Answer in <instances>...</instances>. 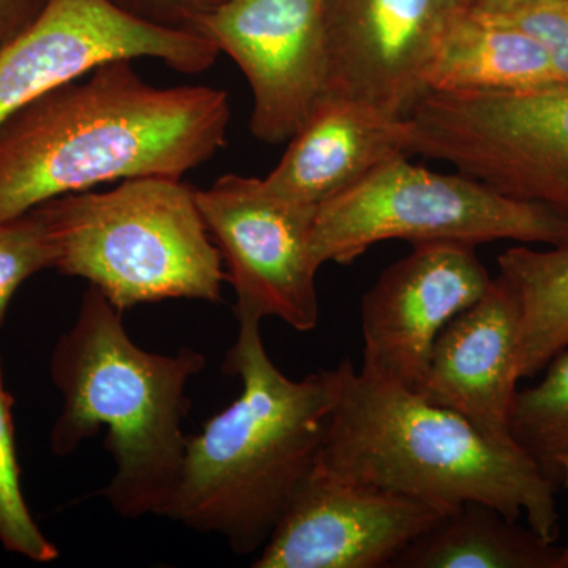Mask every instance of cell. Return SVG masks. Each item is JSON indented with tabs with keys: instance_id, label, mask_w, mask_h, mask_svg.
Listing matches in <instances>:
<instances>
[{
	"instance_id": "1",
	"label": "cell",
	"mask_w": 568,
	"mask_h": 568,
	"mask_svg": "<svg viewBox=\"0 0 568 568\" xmlns=\"http://www.w3.org/2000/svg\"><path fill=\"white\" fill-rule=\"evenodd\" d=\"M80 80L0 123V222L99 183L182 179L226 145L231 104L222 89L153 88L129 59Z\"/></svg>"
},
{
	"instance_id": "4",
	"label": "cell",
	"mask_w": 568,
	"mask_h": 568,
	"mask_svg": "<svg viewBox=\"0 0 568 568\" xmlns=\"http://www.w3.org/2000/svg\"><path fill=\"white\" fill-rule=\"evenodd\" d=\"M122 315L89 286L77 321L55 343L50 372L63 403L51 450L67 457L106 426L115 476L102 496L121 517H166L185 457L186 387L207 361L192 347L173 355L142 349Z\"/></svg>"
},
{
	"instance_id": "5",
	"label": "cell",
	"mask_w": 568,
	"mask_h": 568,
	"mask_svg": "<svg viewBox=\"0 0 568 568\" xmlns=\"http://www.w3.org/2000/svg\"><path fill=\"white\" fill-rule=\"evenodd\" d=\"M36 211L54 242L55 271L88 280L122 313L168 298H222V253L196 190L181 179H126L110 192L63 194Z\"/></svg>"
},
{
	"instance_id": "18",
	"label": "cell",
	"mask_w": 568,
	"mask_h": 568,
	"mask_svg": "<svg viewBox=\"0 0 568 568\" xmlns=\"http://www.w3.org/2000/svg\"><path fill=\"white\" fill-rule=\"evenodd\" d=\"M497 264L521 310L519 377H534L568 347V244L514 246Z\"/></svg>"
},
{
	"instance_id": "17",
	"label": "cell",
	"mask_w": 568,
	"mask_h": 568,
	"mask_svg": "<svg viewBox=\"0 0 568 568\" xmlns=\"http://www.w3.org/2000/svg\"><path fill=\"white\" fill-rule=\"evenodd\" d=\"M560 548L481 503L447 511L394 568H559Z\"/></svg>"
},
{
	"instance_id": "24",
	"label": "cell",
	"mask_w": 568,
	"mask_h": 568,
	"mask_svg": "<svg viewBox=\"0 0 568 568\" xmlns=\"http://www.w3.org/2000/svg\"><path fill=\"white\" fill-rule=\"evenodd\" d=\"M51 0H0V50L39 20Z\"/></svg>"
},
{
	"instance_id": "15",
	"label": "cell",
	"mask_w": 568,
	"mask_h": 568,
	"mask_svg": "<svg viewBox=\"0 0 568 568\" xmlns=\"http://www.w3.org/2000/svg\"><path fill=\"white\" fill-rule=\"evenodd\" d=\"M287 144L264 185L295 203L320 207L381 164L409 156L413 125L368 104L324 93Z\"/></svg>"
},
{
	"instance_id": "2",
	"label": "cell",
	"mask_w": 568,
	"mask_h": 568,
	"mask_svg": "<svg viewBox=\"0 0 568 568\" xmlns=\"http://www.w3.org/2000/svg\"><path fill=\"white\" fill-rule=\"evenodd\" d=\"M335 376L317 465L444 511L481 503L510 519L525 515L534 532L556 541L558 485L515 440L493 439L454 410L349 361Z\"/></svg>"
},
{
	"instance_id": "14",
	"label": "cell",
	"mask_w": 568,
	"mask_h": 568,
	"mask_svg": "<svg viewBox=\"0 0 568 568\" xmlns=\"http://www.w3.org/2000/svg\"><path fill=\"white\" fill-rule=\"evenodd\" d=\"M521 310L500 276L484 297L437 336L416 392L497 440H514L510 413L518 392Z\"/></svg>"
},
{
	"instance_id": "26",
	"label": "cell",
	"mask_w": 568,
	"mask_h": 568,
	"mask_svg": "<svg viewBox=\"0 0 568 568\" xmlns=\"http://www.w3.org/2000/svg\"><path fill=\"white\" fill-rule=\"evenodd\" d=\"M559 484L568 489V457L559 463ZM559 568H568V544L560 548Z\"/></svg>"
},
{
	"instance_id": "22",
	"label": "cell",
	"mask_w": 568,
	"mask_h": 568,
	"mask_svg": "<svg viewBox=\"0 0 568 568\" xmlns=\"http://www.w3.org/2000/svg\"><path fill=\"white\" fill-rule=\"evenodd\" d=\"M484 14L511 22L532 36L547 51L559 82L568 84V0H529L499 13Z\"/></svg>"
},
{
	"instance_id": "21",
	"label": "cell",
	"mask_w": 568,
	"mask_h": 568,
	"mask_svg": "<svg viewBox=\"0 0 568 568\" xmlns=\"http://www.w3.org/2000/svg\"><path fill=\"white\" fill-rule=\"evenodd\" d=\"M54 265V242L36 209L18 219L0 222V328L18 287Z\"/></svg>"
},
{
	"instance_id": "8",
	"label": "cell",
	"mask_w": 568,
	"mask_h": 568,
	"mask_svg": "<svg viewBox=\"0 0 568 568\" xmlns=\"http://www.w3.org/2000/svg\"><path fill=\"white\" fill-rule=\"evenodd\" d=\"M196 201L226 264L235 317H278L295 331H313L320 323L317 207L271 192L263 179L239 174L196 190Z\"/></svg>"
},
{
	"instance_id": "9",
	"label": "cell",
	"mask_w": 568,
	"mask_h": 568,
	"mask_svg": "<svg viewBox=\"0 0 568 568\" xmlns=\"http://www.w3.org/2000/svg\"><path fill=\"white\" fill-rule=\"evenodd\" d=\"M215 44L129 17L108 0H51L31 28L0 50V123L37 97L115 59H159L196 74L219 59Z\"/></svg>"
},
{
	"instance_id": "11",
	"label": "cell",
	"mask_w": 568,
	"mask_h": 568,
	"mask_svg": "<svg viewBox=\"0 0 568 568\" xmlns=\"http://www.w3.org/2000/svg\"><path fill=\"white\" fill-rule=\"evenodd\" d=\"M447 511L313 466L254 568H384Z\"/></svg>"
},
{
	"instance_id": "6",
	"label": "cell",
	"mask_w": 568,
	"mask_h": 568,
	"mask_svg": "<svg viewBox=\"0 0 568 568\" xmlns=\"http://www.w3.org/2000/svg\"><path fill=\"white\" fill-rule=\"evenodd\" d=\"M481 245L568 244V223L540 205L514 200L466 174H439L407 156L381 164L317 207L313 252L325 263L351 264L386 241Z\"/></svg>"
},
{
	"instance_id": "23",
	"label": "cell",
	"mask_w": 568,
	"mask_h": 568,
	"mask_svg": "<svg viewBox=\"0 0 568 568\" xmlns=\"http://www.w3.org/2000/svg\"><path fill=\"white\" fill-rule=\"evenodd\" d=\"M115 9L134 20L173 29L192 31L194 22L219 9L224 0H108Z\"/></svg>"
},
{
	"instance_id": "13",
	"label": "cell",
	"mask_w": 568,
	"mask_h": 568,
	"mask_svg": "<svg viewBox=\"0 0 568 568\" xmlns=\"http://www.w3.org/2000/svg\"><path fill=\"white\" fill-rule=\"evenodd\" d=\"M457 0H327L328 95L409 114Z\"/></svg>"
},
{
	"instance_id": "16",
	"label": "cell",
	"mask_w": 568,
	"mask_h": 568,
	"mask_svg": "<svg viewBox=\"0 0 568 568\" xmlns=\"http://www.w3.org/2000/svg\"><path fill=\"white\" fill-rule=\"evenodd\" d=\"M552 84H559L558 77L532 36L511 22L462 7L425 77L426 91L435 92H514Z\"/></svg>"
},
{
	"instance_id": "7",
	"label": "cell",
	"mask_w": 568,
	"mask_h": 568,
	"mask_svg": "<svg viewBox=\"0 0 568 568\" xmlns=\"http://www.w3.org/2000/svg\"><path fill=\"white\" fill-rule=\"evenodd\" d=\"M407 118L414 153L454 164L458 173L568 223V84L426 91Z\"/></svg>"
},
{
	"instance_id": "3",
	"label": "cell",
	"mask_w": 568,
	"mask_h": 568,
	"mask_svg": "<svg viewBox=\"0 0 568 568\" xmlns=\"http://www.w3.org/2000/svg\"><path fill=\"white\" fill-rule=\"evenodd\" d=\"M223 362L242 394L186 436L185 457L166 517L226 538L246 556L261 551L298 485L316 465L336 392L334 369L301 381L284 376L265 351L261 321L237 320Z\"/></svg>"
},
{
	"instance_id": "19",
	"label": "cell",
	"mask_w": 568,
	"mask_h": 568,
	"mask_svg": "<svg viewBox=\"0 0 568 568\" xmlns=\"http://www.w3.org/2000/svg\"><path fill=\"white\" fill-rule=\"evenodd\" d=\"M536 387L517 392L510 435L536 459L545 476L559 485V463L568 457V347L545 366Z\"/></svg>"
},
{
	"instance_id": "12",
	"label": "cell",
	"mask_w": 568,
	"mask_h": 568,
	"mask_svg": "<svg viewBox=\"0 0 568 568\" xmlns=\"http://www.w3.org/2000/svg\"><path fill=\"white\" fill-rule=\"evenodd\" d=\"M491 283L476 246L457 242L414 245L362 298V369L416 390L437 336L484 297Z\"/></svg>"
},
{
	"instance_id": "20",
	"label": "cell",
	"mask_w": 568,
	"mask_h": 568,
	"mask_svg": "<svg viewBox=\"0 0 568 568\" xmlns=\"http://www.w3.org/2000/svg\"><path fill=\"white\" fill-rule=\"evenodd\" d=\"M0 545L33 562H52L59 549L41 532L26 504L14 444L13 396L3 384L0 362Z\"/></svg>"
},
{
	"instance_id": "10",
	"label": "cell",
	"mask_w": 568,
	"mask_h": 568,
	"mask_svg": "<svg viewBox=\"0 0 568 568\" xmlns=\"http://www.w3.org/2000/svg\"><path fill=\"white\" fill-rule=\"evenodd\" d=\"M327 0H224L193 32L226 52L253 95L250 132L282 144L304 125L327 82Z\"/></svg>"
},
{
	"instance_id": "25",
	"label": "cell",
	"mask_w": 568,
	"mask_h": 568,
	"mask_svg": "<svg viewBox=\"0 0 568 568\" xmlns=\"http://www.w3.org/2000/svg\"><path fill=\"white\" fill-rule=\"evenodd\" d=\"M525 2L529 0H457L462 9L477 11V13H499Z\"/></svg>"
}]
</instances>
